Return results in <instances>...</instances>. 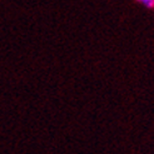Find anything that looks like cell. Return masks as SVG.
I'll return each mask as SVG.
<instances>
[{"instance_id": "obj_1", "label": "cell", "mask_w": 154, "mask_h": 154, "mask_svg": "<svg viewBox=\"0 0 154 154\" xmlns=\"http://www.w3.org/2000/svg\"><path fill=\"white\" fill-rule=\"evenodd\" d=\"M135 2L147 9H154V0H135Z\"/></svg>"}]
</instances>
